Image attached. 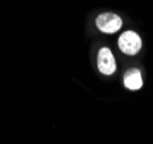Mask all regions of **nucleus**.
<instances>
[{
  "instance_id": "nucleus-2",
  "label": "nucleus",
  "mask_w": 153,
  "mask_h": 144,
  "mask_svg": "<svg viewBox=\"0 0 153 144\" xmlns=\"http://www.w3.org/2000/svg\"><path fill=\"white\" fill-rule=\"evenodd\" d=\"M96 25L101 32L115 34L122 27V19L114 13H104L96 19Z\"/></svg>"
},
{
  "instance_id": "nucleus-1",
  "label": "nucleus",
  "mask_w": 153,
  "mask_h": 144,
  "mask_svg": "<svg viewBox=\"0 0 153 144\" xmlns=\"http://www.w3.org/2000/svg\"><path fill=\"white\" fill-rule=\"evenodd\" d=\"M119 48L127 55H135L142 48V38L135 31H124L119 37Z\"/></svg>"
},
{
  "instance_id": "nucleus-4",
  "label": "nucleus",
  "mask_w": 153,
  "mask_h": 144,
  "mask_svg": "<svg viewBox=\"0 0 153 144\" xmlns=\"http://www.w3.org/2000/svg\"><path fill=\"white\" fill-rule=\"evenodd\" d=\"M123 84L129 90H139L143 87V78L140 70L137 68H131L127 70L123 76Z\"/></svg>"
},
{
  "instance_id": "nucleus-3",
  "label": "nucleus",
  "mask_w": 153,
  "mask_h": 144,
  "mask_svg": "<svg viewBox=\"0 0 153 144\" xmlns=\"http://www.w3.org/2000/svg\"><path fill=\"white\" fill-rule=\"evenodd\" d=\"M97 65H98L99 72L104 75H112L115 73L116 62H115L112 51L108 47L100 48L99 53H98V59H97Z\"/></svg>"
}]
</instances>
